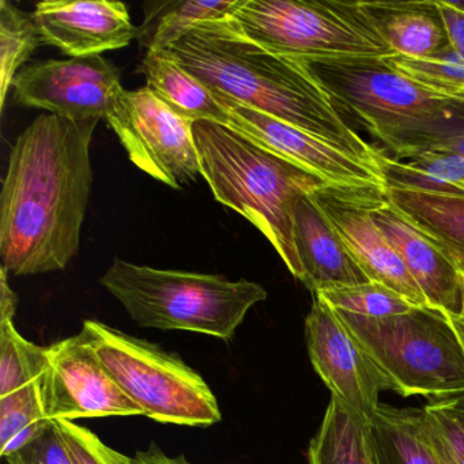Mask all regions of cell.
Instances as JSON below:
<instances>
[{"instance_id":"cell-28","label":"cell","mask_w":464,"mask_h":464,"mask_svg":"<svg viewBox=\"0 0 464 464\" xmlns=\"http://www.w3.org/2000/svg\"><path fill=\"white\" fill-rule=\"evenodd\" d=\"M48 365V347L24 338L14 316L0 317V396L43 379Z\"/></svg>"},{"instance_id":"cell-3","label":"cell","mask_w":464,"mask_h":464,"mask_svg":"<svg viewBox=\"0 0 464 464\" xmlns=\"http://www.w3.org/2000/svg\"><path fill=\"white\" fill-rule=\"evenodd\" d=\"M194 138L202 178L217 202L255 225L293 276L303 281L295 241V208L304 197L328 183L232 127L197 121Z\"/></svg>"},{"instance_id":"cell-14","label":"cell","mask_w":464,"mask_h":464,"mask_svg":"<svg viewBox=\"0 0 464 464\" xmlns=\"http://www.w3.org/2000/svg\"><path fill=\"white\" fill-rule=\"evenodd\" d=\"M216 96L229 115L227 126L287 161L319 176L330 186H384L377 170L342 153L330 143L229 97Z\"/></svg>"},{"instance_id":"cell-25","label":"cell","mask_w":464,"mask_h":464,"mask_svg":"<svg viewBox=\"0 0 464 464\" xmlns=\"http://www.w3.org/2000/svg\"><path fill=\"white\" fill-rule=\"evenodd\" d=\"M382 143L396 160L420 150L453 151L464 156V102L445 100L439 116L401 130Z\"/></svg>"},{"instance_id":"cell-32","label":"cell","mask_w":464,"mask_h":464,"mask_svg":"<svg viewBox=\"0 0 464 464\" xmlns=\"http://www.w3.org/2000/svg\"><path fill=\"white\" fill-rule=\"evenodd\" d=\"M6 459L9 464H74L66 442L53 420L36 439Z\"/></svg>"},{"instance_id":"cell-16","label":"cell","mask_w":464,"mask_h":464,"mask_svg":"<svg viewBox=\"0 0 464 464\" xmlns=\"http://www.w3.org/2000/svg\"><path fill=\"white\" fill-rule=\"evenodd\" d=\"M372 217L422 290L428 305L448 317L459 316L463 305V278L455 263L391 205L387 191L374 203Z\"/></svg>"},{"instance_id":"cell-19","label":"cell","mask_w":464,"mask_h":464,"mask_svg":"<svg viewBox=\"0 0 464 464\" xmlns=\"http://www.w3.org/2000/svg\"><path fill=\"white\" fill-rule=\"evenodd\" d=\"M140 72L146 86L178 115L194 121L229 124V115L213 92L189 74L168 51H149Z\"/></svg>"},{"instance_id":"cell-1","label":"cell","mask_w":464,"mask_h":464,"mask_svg":"<svg viewBox=\"0 0 464 464\" xmlns=\"http://www.w3.org/2000/svg\"><path fill=\"white\" fill-rule=\"evenodd\" d=\"M100 121L40 115L15 140L0 194V259L9 276L61 271L78 254Z\"/></svg>"},{"instance_id":"cell-12","label":"cell","mask_w":464,"mask_h":464,"mask_svg":"<svg viewBox=\"0 0 464 464\" xmlns=\"http://www.w3.org/2000/svg\"><path fill=\"white\" fill-rule=\"evenodd\" d=\"M387 191L380 184L324 186L309 197L327 217L350 254L372 282H379L414 306H429L395 249L372 217L374 203Z\"/></svg>"},{"instance_id":"cell-26","label":"cell","mask_w":464,"mask_h":464,"mask_svg":"<svg viewBox=\"0 0 464 464\" xmlns=\"http://www.w3.org/2000/svg\"><path fill=\"white\" fill-rule=\"evenodd\" d=\"M53 420L45 410L43 379L0 396V452L4 458L42 434Z\"/></svg>"},{"instance_id":"cell-5","label":"cell","mask_w":464,"mask_h":464,"mask_svg":"<svg viewBox=\"0 0 464 464\" xmlns=\"http://www.w3.org/2000/svg\"><path fill=\"white\" fill-rule=\"evenodd\" d=\"M336 314L395 392L433 401L464 395V347L444 312L415 306L387 317Z\"/></svg>"},{"instance_id":"cell-9","label":"cell","mask_w":464,"mask_h":464,"mask_svg":"<svg viewBox=\"0 0 464 464\" xmlns=\"http://www.w3.org/2000/svg\"><path fill=\"white\" fill-rule=\"evenodd\" d=\"M105 121L130 161L165 186L180 189L202 178L194 121L170 110L148 86L124 92Z\"/></svg>"},{"instance_id":"cell-20","label":"cell","mask_w":464,"mask_h":464,"mask_svg":"<svg viewBox=\"0 0 464 464\" xmlns=\"http://www.w3.org/2000/svg\"><path fill=\"white\" fill-rule=\"evenodd\" d=\"M391 205L430 238L459 270L464 267V195L387 188Z\"/></svg>"},{"instance_id":"cell-17","label":"cell","mask_w":464,"mask_h":464,"mask_svg":"<svg viewBox=\"0 0 464 464\" xmlns=\"http://www.w3.org/2000/svg\"><path fill=\"white\" fill-rule=\"evenodd\" d=\"M295 241L304 271L301 282L314 295L371 282L309 195L295 208Z\"/></svg>"},{"instance_id":"cell-15","label":"cell","mask_w":464,"mask_h":464,"mask_svg":"<svg viewBox=\"0 0 464 464\" xmlns=\"http://www.w3.org/2000/svg\"><path fill=\"white\" fill-rule=\"evenodd\" d=\"M34 17L43 43L72 58L121 50L140 32L121 2L44 0L36 5Z\"/></svg>"},{"instance_id":"cell-18","label":"cell","mask_w":464,"mask_h":464,"mask_svg":"<svg viewBox=\"0 0 464 464\" xmlns=\"http://www.w3.org/2000/svg\"><path fill=\"white\" fill-rule=\"evenodd\" d=\"M393 56L425 58L450 45L437 0L423 2H360Z\"/></svg>"},{"instance_id":"cell-7","label":"cell","mask_w":464,"mask_h":464,"mask_svg":"<svg viewBox=\"0 0 464 464\" xmlns=\"http://www.w3.org/2000/svg\"><path fill=\"white\" fill-rule=\"evenodd\" d=\"M230 20L260 47L293 61L393 56L360 2L240 0Z\"/></svg>"},{"instance_id":"cell-29","label":"cell","mask_w":464,"mask_h":464,"mask_svg":"<svg viewBox=\"0 0 464 464\" xmlns=\"http://www.w3.org/2000/svg\"><path fill=\"white\" fill-rule=\"evenodd\" d=\"M385 59L396 72L429 93L464 102V61L450 45L425 58L395 55Z\"/></svg>"},{"instance_id":"cell-21","label":"cell","mask_w":464,"mask_h":464,"mask_svg":"<svg viewBox=\"0 0 464 464\" xmlns=\"http://www.w3.org/2000/svg\"><path fill=\"white\" fill-rule=\"evenodd\" d=\"M379 170L385 188L464 195V156L453 151L420 150L396 160L380 149Z\"/></svg>"},{"instance_id":"cell-27","label":"cell","mask_w":464,"mask_h":464,"mask_svg":"<svg viewBox=\"0 0 464 464\" xmlns=\"http://www.w3.org/2000/svg\"><path fill=\"white\" fill-rule=\"evenodd\" d=\"M44 44L34 14L0 0V108L6 104L15 75L32 53Z\"/></svg>"},{"instance_id":"cell-35","label":"cell","mask_w":464,"mask_h":464,"mask_svg":"<svg viewBox=\"0 0 464 464\" xmlns=\"http://www.w3.org/2000/svg\"><path fill=\"white\" fill-rule=\"evenodd\" d=\"M437 4L444 18L448 42L464 61V13L453 9L447 0H437Z\"/></svg>"},{"instance_id":"cell-13","label":"cell","mask_w":464,"mask_h":464,"mask_svg":"<svg viewBox=\"0 0 464 464\" xmlns=\"http://www.w3.org/2000/svg\"><path fill=\"white\" fill-rule=\"evenodd\" d=\"M48 363L43 393L51 420L143 415L111 376L82 331L51 344Z\"/></svg>"},{"instance_id":"cell-37","label":"cell","mask_w":464,"mask_h":464,"mask_svg":"<svg viewBox=\"0 0 464 464\" xmlns=\"http://www.w3.org/2000/svg\"><path fill=\"white\" fill-rule=\"evenodd\" d=\"M448 4H450V6H452L453 9L458 10V12L464 13V0L463 2H450V0H447Z\"/></svg>"},{"instance_id":"cell-6","label":"cell","mask_w":464,"mask_h":464,"mask_svg":"<svg viewBox=\"0 0 464 464\" xmlns=\"http://www.w3.org/2000/svg\"><path fill=\"white\" fill-rule=\"evenodd\" d=\"M83 335L123 392L157 422L208 426L222 420L208 382L179 355L96 320Z\"/></svg>"},{"instance_id":"cell-2","label":"cell","mask_w":464,"mask_h":464,"mask_svg":"<svg viewBox=\"0 0 464 464\" xmlns=\"http://www.w3.org/2000/svg\"><path fill=\"white\" fill-rule=\"evenodd\" d=\"M168 53L214 94L303 130L380 173V149L350 129L308 72L244 36L230 18L197 26Z\"/></svg>"},{"instance_id":"cell-33","label":"cell","mask_w":464,"mask_h":464,"mask_svg":"<svg viewBox=\"0 0 464 464\" xmlns=\"http://www.w3.org/2000/svg\"><path fill=\"white\" fill-rule=\"evenodd\" d=\"M66 442L74 464H115L111 456L112 448L105 445L88 428L69 420H53Z\"/></svg>"},{"instance_id":"cell-36","label":"cell","mask_w":464,"mask_h":464,"mask_svg":"<svg viewBox=\"0 0 464 464\" xmlns=\"http://www.w3.org/2000/svg\"><path fill=\"white\" fill-rule=\"evenodd\" d=\"M461 278H463V305H461V312L459 316L450 317V323H452L453 328H455L456 334H458L459 339H460L461 344L464 347V267L460 270Z\"/></svg>"},{"instance_id":"cell-22","label":"cell","mask_w":464,"mask_h":464,"mask_svg":"<svg viewBox=\"0 0 464 464\" xmlns=\"http://www.w3.org/2000/svg\"><path fill=\"white\" fill-rule=\"evenodd\" d=\"M369 429L376 464H441L426 433L422 409L380 403Z\"/></svg>"},{"instance_id":"cell-11","label":"cell","mask_w":464,"mask_h":464,"mask_svg":"<svg viewBox=\"0 0 464 464\" xmlns=\"http://www.w3.org/2000/svg\"><path fill=\"white\" fill-rule=\"evenodd\" d=\"M305 341L312 365L331 391V398L371 423L380 392L393 391L392 382L317 295L305 319Z\"/></svg>"},{"instance_id":"cell-31","label":"cell","mask_w":464,"mask_h":464,"mask_svg":"<svg viewBox=\"0 0 464 464\" xmlns=\"http://www.w3.org/2000/svg\"><path fill=\"white\" fill-rule=\"evenodd\" d=\"M422 415L440 463L464 464V395L431 401Z\"/></svg>"},{"instance_id":"cell-24","label":"cell","mask_w":464,"mask_h":464,"mask_svg":"<svg viewBox=\"0 0 464 464\" xmlns=\"http://www.w3.org/2000/svg\"><path fill=\"white\" fill-rule=\"evenodd\" d=\"M308 464H376L369 422L331 398L322 425L309 442Z\"/></svg>"},{"instance_id":"cell-23","label":"cell","mask_w":464,"mask_h":464,"mask_svg":"<svg viewBox=\"0 0 464 464\" xmlns=\"http://www.w3.org/2000/svg\"><path fill=\"white\" fill-rule=\"evenodd\" d=\"M238 4L240 0L148 2L138 40L148 53L168 51L197 26L232 17Z\"/></svg>"},{"instance_id":"cell-4","label":"cell","mask_w":464,"mask_h":464,"mask_svg":"<svg viewBox=\"0 0 464 464\" xmlns=\"http://www.w3.org/2000/svg\"><path fill=\"white\" fill-rule=\"evenodd\" d=\"M100 284L140 327L230 341L252 306L267 298L256 282L217 274L159 270L116 259Z\"/></svg>"},{"instance_id":"cell-8","label":"cell","mask_w":464,"mask_h":464,"mask_svg":"<svg viewBox=\"0 0 464 464\" xmlns=\"http://www.w3.org/2000/svg\"><path fill=\"white\" fill-rule=\"evenodd\" d=\"M297 62L336 108L343 107L360 119L380 142L401 130L436 118L445 102L396 72L385 58L349 56Z\"/></svg>"},{"instance_id":"cell-30","label":"cell","mask_w":464,"mask_h":464,"mask_svg":"<svg viewBox=\"0 0 464 464\" xmlns=\"http://www.w3.org/2000/svg\"><path fill=\"white\" fill-rule=\"evenodd\" d=\"M334 311L363 317H387L415 308L406 298L379 282L333 287L316 293Z\"/></svg>"},{"instance_id":"cell-34","label":"cell","mask_w":464,"mask_h":464,"mask_svg":"<svg viewBox=\"0 0 464 464\" xmlns=\"http://www.w3.org/2000/svg\"><path fill=\"white\" fill-rule=\"evenodd\" d=\"M115 464H191L184 456H168L156 444H151L146 450H140L134 456L123 455L118 450H111Z\"/></svg>"},{"instance_id":"cell-10","label":"cell","mask_w":464,"mask_h":464,"mask_svg":"<svg viewBox=\"0 0 464 464\" xmlns=\"http://www.w3.org/2000/svg\"><path fill=\"white\" fill-rule=\"evenodd\" d=\"M12 88L15 104L74 121H105L126 92L121 70L102 55L34 62L15 75Z\"/></svg>"}]
</instances>
